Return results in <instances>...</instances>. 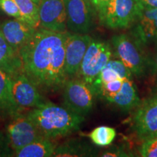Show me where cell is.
Returning <instances> with one entry per match:
<instances>
[{"label": "cell", "mask_w": 157, "mask_h": 157, "mask_svg": "<svg viewBox=\"0 0 157 157\" xmlns=\"http://www.w3.org/2000/svg\"><path fill=\"white\" fill-rule=\"evenodd\" d=\"M151 67L152 68V73L157 76V53L155 56L152 63H151Z\"/></svg>", "instance_id": "obj_29"}, {"label": "cell", "mask_w": 157, "mask_h": 157, "mask_svg": "<svg viewBox=\"0 0 157 157\" xmlns=\"http://www.w3.org/2000/svg\"><path fill=\"white\" fill-rule=\"evenodd\" d=\"M9 144L7 139H5L4 135L0 133V156H9Z\"/></svg>", "instance_id": "obj_28"}, {"label": "cell", "mask_w": 157, "mask_h": 157, "mask_svg": "<svg viewBox=\"0 0 157 157\" xmlns=\"http://www.w3.org/2000/svg\"><path fill=\"white\" fill-rule=\"evenodd\" d=\"M113 54L135 76L141 77L146 74L150 62L134 37L125 34L115 35L111 39Z\"/></svg>", "instance_id": "obj_3"}, {"label": "cell", "mask_w": 157, "mask_h": 157, "mask_svg": "<svg viewBox=\"0 0 157 157\" xmlns=\"http://www.w3.org/2000/svg\"><path fill=\"white\" fill-rule=\"evenodd\" d=\"M56 148V145L51 139L43 137L13 152V156L17 157L53 156Z\"/></svg>", "instance_id": "obj_19"}, {"label": "cell", "mask_w": 157, "mask_h": 157, "mask_svg": "<svg viewBox=\"0 0 157 157\" xmlns=\"http://www.w3.org/2000/svg\"><path fill=\"white\" fill-rule=\"evenodd\" d=\"M12 93L21 109L36 108L47 102L23 72L12 77Z\"/></svg>", "instance_id": "obj_11"}, {"label": "cell", "mask_w": 157, "mask_h": 157, "mask_svg": "<svg viewBox=\"0 0 157 157\" xmlns=\"http://www.w3.org/2000/svg\"><path fill=\"white\" fill-rule=\"evenodd\" d=\"M43 137L37 127L28 115L17 113L7 127V139L13 152Z\"/></svg>", "instance_id": "obj_6"}, {"label": "cell", "mask_w": 157, "mask_h": 157, "mask_svg": "<svg viewBox=\"0 0 157 157\" xmlns=\"http://www.w3.org/2000/svg\"><path fill=\"white\" fill-rule=\"evenodd\" d=\"M94 144L98 146H109L117 136L114 128L109 126H100L94 129L88 135Z\"/></svg>", "instance_id": "obj_22"}, {"label": "cell", "mask_w": 157, "mask_h": 157, "mask_svg": "<svg viewBox=\"0 0 157 157\" xmlns=\"http://www.w3.org/2000/svg\"><path fill=\"white\" fill-rule=\"evenodd\" d=\"M36 30L29 23L17 18L5 21L0 25V32L7 42L18 52L29 42Z\"/></svg>", "instance_id": "obj_13"}, {"label": "cell", "mask_w": 157, "mask_h": 157, "mask_svg": "<svg viewBox=\"0 0 157 157\" xmlns=\"http://www.w3.org/2000/svg\"><path fill=\"white\" fill-rule=\"evenodd\" d=\"M63 90L64 107L82 117L90 113L97 95L91 85L79 78H71L65 83Z\"/></svg>", "instance_id": "obj_5"}, {"label": "cell", "mask_w": 157, "mask_h": 157, "mask_svg": "<svg viewBox=\"0 0 157 157\" xmlns=\"http://www.w3.org/2000/svg\"><path fill=\"white\" fill-rule=\"evenodd\" d=\"M0 70L12 77L23 73V65L18 51L7 42L0 32Z\"/></svg>", "instance_id": "obj_15"}, {"label": "cell", "mask_w": 157, "mask_h": 157, "mask_svg": "<svg viewBox=\"0 0 157 157\" xmlns=\"http://www.w3.org/2000/svg\"><path fill=\"white\" fill-rule=\"evenodd\" d=\"M132 121L133 131L140 140L157 133V93L140 102Z\"/></svg>", "instance_id": "obj_8"}, {"label": "cell", "mask_w": 157, "mask_h": 157, "mask_svg": "<svg viewBox=\"0 0 157 157\" xmlns=\"http://www.w3.org/2000/svg\"><path fill=\"white\" fill-rule=\"evenodd\" d=\"M92 39L88 34L70 33L65 54V71L68 78L77 75Z\"/></svg>", "instance_id": "obj_12"}, {"label": "cell", "mask_w": 157, "mask_h": 157, "mask_svg": "<svg viewBox=\"0 0 157 157\" xmlns=\"http://www.w3.org/2000/svg\"><path fill=\"white\" fill-rule=\"evenodd\" d=\"M21 110L12 93V76L0 70V117H13Z\"/></svg>", "instance_id": "obj_16"}, {"label": "cell", "mask_w": 157, "mask_h": 157, "mask_svg": "<svg viewBox=\"0 0 157 157\" xmlns=\"http://www.w3.org/2000/svg\"><path fill=\"white\" fill-rule=\"evenodd\" d=\"M67 29L73 34H87L94 25L95 9L90 0H64Z\"/></svg>", "instance_id": "obj_9"}, {"label": "cell", "mask_w": 157, "mask_h": 157, "mask_svg": "<svg viewBox=\"0 0 157 157\" xmlns=\"http://www.w3.org/2000/svg\"><path fill=\"white\" fill-rule=\"evenodd\" d=\"M153 92L154 93H157V84L154 87V89H153Z\"/></svg>", "instance_id": "obj_30"}, {"label": "cell", "mask_w": 157, "mask_h": 157, "mask_svg": "<svg viewBox=\"0 0 157 157\" xmlns=\"http://www.w3.org/2000/svg\"><path fill=\"white\" fill-rule=\"evenodd\" d=\"M132 72L120 60H110L102 70L93 87L98 95V90L102 84L114 80L132 79Z\"/></svg>", "instance_id": "obj_17"}, {"label": "cell", "mask_w": 157, "mask_h": 157, "mask_svg": "<svg viewBox=\"0 0 157 157\" xmlns=\"http://www.w3.org/2000/svg\"><path fill=\"white\" fill-rule=\"evenodd\" d=\"M102 156H131L129 153L125 151L124 148H121L117 147L115 148L110 149V151H107L106 152H104Z\"/></svg>", "instance_id": "obj_26"}, {"label": "cell", "mask_w": 157, "mask_h": 157, "mask_svg": "<svg viewBox=\"0 0 157 157\" xmlns=\"http://www.w3.org/2000/svg\"><path fill=\"white\" fill-rule=\"evenodd\" d=\"M140 9L157 8V0H135Z\"/></svg>", "instance_id": "obj_27"}, {"label": "cell", "mask_w": 157, "mask_h": 157, "mask_svg": "<svg viewBox=\"0 0 157 157\" xmlns=\"http://www.w3.org/2000/svg\"><path fill=\"white\" fill-rule=\"evenodd\" d=\"M112 55L109 42L92 39L77 74L78 78L93 87Z\"/></svg>", "instance_id": "obj_4"}, {"label": "cell", "mask_w": 157, "mask_h": 157, "mask_svg": "<svg viewBox=\"0 0 157 157\" xmlns=\"http://www.w3.org/2000/svg\"><path fill=\"white\" fill-rule=\"evenodd\" d=\"M90 1L101 19L105 8L111 0H90Z\"/></svg>", "instance_id": "obj_25"}, {"label": "cell", "mask_w": 157, "mask_h": 157, "mask_svg": "<svg viewBox=\"0 0 157 157\" xmlns=\"http://www.w3.org/2000/svg\"><path fill=\"white\" fill-rule=\"evenodd\" d=\"M140 100L132 79H126L124 81L120 91L113 97L110 103L119 108L121 111H129L136 108L140 103Z\"/></svg>", "instance_id": "obj_18"}, {"label": "cell", "mask_w": 157, "mask_h": 157, "mask_svg": "<svg viewBox=\"0 0 157 157\" xmlns=\"http://www.w3.org/2000/svg\"><path fill=\"white\" fill-rule=\"evenodd\" d=\"M43 137L51 140L76 132L84 117L76 114L64 106L46 102L27 113Z\"/></svg>", "instance_id": "obj_2"}, {"label": "cell", "mask_w": 157, "mask_h": 157, "mask_svg": "<svg viewBox=\"0 0 157 157\" xmlns=\"http://www.w3.org/2000/svg\"><path fill=\"white\" fill-rule=\"evenodd\" d=\"M21 13V20L38 29L40 28L39 5L32 0H14Z\"/></svg>", "instance_id": "obj_20"}, {"label": "cell", "mask_w": 157, "mask_h": 157, "mask_svg": "<svg viewBox=\"0 0 157 157\" xmlns=\"http://www.w3.org/2000/svg\"><path fill=\"white\" fill-rule=\"evenodd\" d=\"M94 148L80 142H70L68 144L56 148V156H94Z\"/></svg>", "instance_id": "obj_21"}, {"label": "cell", "mask_w": 157, "mask_h": 157, "mask_svg": "<svg viewBox=\"0 0 157 157\" xmlns=\"http://www.w3.org/2000/svg\"><path fill=\"white\" fill-rule=\"evenodd\" d=\"M154 135H157V133H156V134ZM152 136H153V135H152Z\"/></svg>", "instance_id": "obj_32"}, {"label": "cell", "mask_w": 157, "mask_h": 157, "mask_svg": "<svg viewBox=\"0 0 157 157\" xmlns=\"http://www.w3.org/2000/svg\"><path fill=\"white\" fill-rule=\"evenodd\" d=\"M133 37L140 44H157V8L140 9Z\"/></svg>", "instance_id": "obj_14"}, {"label": "cell", "mask_w": 157, "mask_h": 157, "mask_svg": "<svg viewBox=\"0 0 157 157\" xmlns=\"http://www.w3.org/2000/svg\"><path fill=\"white\" fill-rule=\"evenodd\" d=\"M139 13L135 0H111L101 21L110 29H125L136 21Z\"/></svg>", "instance_id": "obj_7"}, {"label": "cell", "mask_w": 157, "mask_h": 157, "mask_svg": "<svg viewBox=\"0 0 157 157\" xmlns=\"http://www.w3.org/2000/svg\"><path fill=\"white\" fill-rule=\"evenodd\" d=\"M32 1H34L35 3H36L37 5H39V2H40V1H41V0H32Z\"/></svg>", "instance_id": "obj_31"}, {"label": "cell", "mask_w": 157, "mask_h": 157, "mask_svg": "<svg viewBox=\"0 0 157 157\" xmlns=\"http://www.w3.org/2000/svg\"><path fill=\"white\" fill-rule=\"evenodd\" d=\"M0 8L9 16L21 20V13L14 0H0Z\"/></svg>", "instance_id": "obj_24"}, {"label": "cell", "mask_w": 157, "mask_h": 157, "mask_svg": "<svg viewBox=\"0 0 157 157\" xmlns=\"http://www.w3.org/2000/svg\"><path fill=\"white\" fill-rule=\"evenodd\" d=\"M70 33L39 28L19 50L23 72L43 93L63 89L68 79L65 71L66 46Z\"/></svg>", "instance_id": "obj_1"}, {"label": "cell", "mask_w": 157, "mask_h": 157, "mask_svg": "<svg viewBox=\"0 0 157 157\" xmlns=\"http://www.w3.org/2000/svg\"><path fill=\"white\" fill-rule=\"evenodd\" d=\"M40 28L56 32L67 31L64 0H41L39 4Z\"/></svg>", "instance_id": "obj_10"}, {"label": "cell", "mask_w": 157, "mask_h": 157, "mask_svg": "<svg viewBox=\"0 0 157 157\" xmlns=\"http://www.w3.org/2000/svg\"><path fill=\"white\" fill-rule=\"evenodd\" d=\"M139 152L143 157H157V135L144 139Z\"/></svg>", "instance_id": "obj_23"}]
</instances>
